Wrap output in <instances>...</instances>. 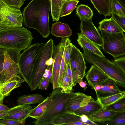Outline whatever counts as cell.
I'll return each instance as SVG.
<instances>
[{"mask_svg": "<svg viewBox=\"0 0 125 125\" xmlns=\"http://www.w3.org/2000/svg\"><path fill=\"white\" fill-rule=\"evenodd\" d=\"M80 19L81 33L98 46L102 47L103 44L102 36L93 23L92 19L88 20Z\"/></svg>", "mask_w": 125, "mask_h": 125, "instance_id": "obj_13", "label": "cell"}, {"mask_svg": "<svg viewBox=\"0 0 125 125\" xmlns=\"http://www.w3.org/2000/svg\"><path fill=\"white\" fill-rule=\"evenodd\" d=\"M53 101L51 96L47 97L35 108L31 110L28 114L29 117L36 119H39L49 109Z\"/></svg>", "mask_w": 125, "mask_h": 125, "instance_id": "obj_18", "label": "cell"}, {"mask_svg": "<svg viewBox=\"0 0 125 125\" xmlns=\"http://www.w3.org/2000/svg\"><path fill=\"white\" fill-rule=\"evenodd\" d=\"M4 59V54L0 56V74L3 69V64Z\"/></svg>", "mask_w": 125, "mask_h": 125, "instance_id": "obj_47", "label": "cell"}, {"mask_svg": "<svg viewBox=\"0 0 125 125\" xmlns=\"http://www.w3.org/2000/svg\"><path fill=\"white\" fill-rule=\"evenodd\" d=\"M117 113L104 108L90 115L88 117L90 120L96 123L98 125V123L111 120Z\"/></svg>", "mask_w": 125, "mask_h": 125, "instance_id": "obj_22", "label": "cell"}, {"mask_svg": "<svg viewBox=\"0 0 125 125\" xmlns=\"http://www.w3.org/2000/svg\"><path fill=\"white\" fill-rule=\"evenodd\" d=\"M51 125H96V123L90 120L87 115H79L72 112L65 111L55 117Z\"/></svg>", "mask_w": 125, "mask_h": 125, "instance_id": "obj_11", "label": "cell"}, {"mask_svg": "<svg viewBox=\"0 0 125 125\" xmlns=\"http://www.w3.org/2000/svg\"><path fill=\"white\" fill-rule=\"evenodd\" d=\"M69 63L75 86L84 77L86 68L83 54L73 44Z\"/></svg>", "mask_w": 125, "mask_h": 125, "instance_id": "obj_10", "label": "cell"}, {"mask_svg": "<svg viewBox=\"0 0 125 125\" xmlns=\"http://www.w3.org/2000/svg\"><path fill=\"white\" fill-rule=\"evenodd\" d=\"M32 34L22 26L6 29L0 31V47L21 51L31 45Z\"/></svg>", "mask_w": 125, "mask_h": 125, "instance_id": "obj_2", "label": "cell"}, {"mask_svg": "<svg viewBox=\"0 0 125 125\" xmlns=\"http://www.w3.org/2000/svg\"><path fill=\"white\" fill-rule=\"evenodd\" d=\"M4 125V124L2 123H0V125Z\"/></svg>", "mask_w": 125, "mask_h": 125, "instance_id": "obj_52", "label": "cell"}, {"mask_svg": "<svg viewBox=\"0 0 125 125\" xmlns=\"http://www.w3.org/2000/svg\"><path fill=\"white\" fill-rule=\"evenodd\" d=\"M54 46L52 39H49L45 45L38 56L36 60L29 86L31 90L33 91L37 87L44 78L43 76L46 69L49 66L46 65V61L52 56Z\"/></svg>", "mask_w": 125, "mask_h": 125, "instance_id": "obj_6", "label": "cell"}, {"mask_svg": "<svg viewBox=\"0 0 125 125\" xmlns=\"http://www.w3.org/2000/svg\"><path fill=\"white\" fill-rule=\"evenodd\" d=\"M51 5V15L52 21H58L60 18V13L63 0H50Z\"/></svg>", "mask_w": 125, "mask_h": 125, "instance_id": "obj_28", "label": "cell"}, {"mask_svg": "<svg viewBox=\"0 0 125 125\" xmlns=\"http://www.w3.org/2000/svg\"><path fill=\"white\" fill-rule=\"evenodd\" d=\"M25 81L23 78H21L18 75L11 80L3 83L2 91L3 98L10 95L12 91L21 86V84Z\"/></svg>", "mask_w": 125, "mask_h": 125, "instance_id": "obj_24", "label": "cell"}, {"mask_svg": "<svg viewBox=\"0 0 125 125\" xmlns=\"http://www.w3.org/2000/svg\"><path fill=\"white\" fill-rule=\"evenodd\" d=\"M7 29V28H4V27H0V31L2 30H3V29Z\"/></svg>", "mask_w": 125, "mask_h": 125, "instance_id": "obj_50", "label": "cell"}, {"mask_svg": "<svg viewBox=\"0 0 125 125\" xmlns=\"http://www.w3.org/2000/svg\"><path fill=\"white\" fill-rule=\"evenodd\" d=\"M7 4L13 8L20 9L25 0H3Z\"/></svg>", "mask_w": 125, "mask_h": 125, "instance_id": "obj_39", "label": "cell"}, {"mask_svg": "<svg viewBox=\"0 0 125 125\" xmlns=\"http://www.w3.org/2000/svg\"><path fill=\"white\" fill-rule=\"evenodd\" d=\"M83 55L87 62L94 65L102 70L117 85L125 88V73L114 63L87 49L83 48Z\"/></svg>", "mask_w": 125, "mask_h": 125, "instance_id": "obj_3", "label": "cell"}, {"mask_svg": "<svg viewBox=\"0 0 125 125\" xmlns=\"http://www.w3.org/2000/svg\"><path fill=\"white\" fill-rule=\"evenodd\" d=\"M45 43H37L31 45L20 54L18 62L19 73L30 85L34 65Z\"/></svg>", "mask_w": 125, "mask_h": 125, "instance_id": "obj_5", "label": "cell"}, {"mask_svg": "<svg viewBox=\"0 0 125 125\" xmlns=\"http://www.w3.org/2000/svg\"><path fill=\"white\" fill-rule=\"evenodd\" d=\"M98 125H125V112L118 113L111 120Z\"/></svg>", "mask_w": 125, "mask_h": 125, "instance_id": "obj_31", "label": "cell"}, {"mask_svg": "<svg viewBox=\"0 0 125 125\" xmlns=\"http://www.w3.org/2000/svg\"><path fill=\"white\" fill-rule=\"evenodd\" d=\"M50 82L49 81L44 78L38 86V89L43 90L46 89L48 86Z\"/></svg>", "mask_w": 125, "mask_h": 125, "instance_id": "obj_42", "label": "cell"}, {"mask_svg": "<svg viewBox=\"0 0 125 125\" xmlns=\"http://www.w3.org/2000/svg\"><path fill=\"white\" fill-rule=\"evenodd\" d=\"M105 108L117 113L125 112V97L121 99Z\"/></svg>", "mask_w": 125, "mask_h": 125, "instance_id": "obj_33", "label": "cell"}, {"mask_svg": "<svg viewBox=\"0 0 125 125\" xmlns=\"http://www.w3.org/2000/svg\"><path fill=\"white\" fill-rule=\"evenodd\" d=\"M66 38H62L57 45H54L52 57L54 60L53 64L52 74L50 82L53 86V89L59 87V80L60 67L64 53Z\"/></svg>", "mask_w": 125, "mask_h": 125, "instance_id": "obj_12", "label": "cell"}, {"mask_svg": "<svg viewBox=\"0 0 125 125\" xmlns=\"http://www.w3.org/2000/svg\"><path fill=\"white\" fill-rule=\"evenodd\" d=\"M111 18L125 32V16L119 15L112 12Z\"/></svg>", "mask_w": 125, "mask_h": 125, "instance_id": "obj_36", "label": "cell"}, {"mask_svg": "<svg viewBox=\"0 0 125 125\" xmlns=\"http://www.w3.org/2000/svg\"><path fill=\"white\" fill-rule=\"evenodd\" d=\"M64 1H71V0H63Z\"/></svg>", "mask_w": 125, "mask_h": 125, "instance_id": "obj_51", "label": "cell"}, {"mask_svg": "<svg viewBox=\"0 0 125 125\" xmlns=\"http://www.w3.org/2000/svg\"><path fill=\"white\" fill-rule=\"evenodd\" d=\"M45 98L40 94L24 95L19 97L17 102L19 104L29 105L39 104Z\"/></svg>", "mask_w": 125, "mask_h": 125, "instance_id": "obj_26", "label": "cell"}, {"mask_svg": "<svg viewBox=\"0 0 125 125\" xmlns=\"http://www.w3.org/2000/svg\"><path fill=\"white\" fill-rule=\"evenodd\" d=\"M66 70L67 75L72 86H75L73 78L72 71L70 68L69 63L66 64Z\"/></svg>", "mask_w": 125, "mask_h": 125, "instance_id": "obj_41", "label": "cell"}, {"mask_svg": "<svg viewBox=\"0 0 125 125\" xmlns=\"http://www.w3.org/2000/svg\"><path fill=\"white\" fill-rule=\"evenodd\" d=\"M20 52L17 49H10L5 52L3 69L0 74L4 78L3 83L11 80L19 73L18 63Z\"/></svg>", "mask_w": 125, "mask_h": 125, "instance_id": "obj_9", "label": "cell"}, {"mask_svg": "<svg viewBox=\"0 0 125 125\" xmlns=\"http://www.w3.org/2000/svg\"><path fill=\"white\" fill-rule=\"evenodd\" d=\"M7 49L0 47V56L4 54L5 51Z\"/></svg>", "mask_w": 125, "mask_h": 125, "instance_id": "obj_49", "label": "cell"}, {"mask_svg": "<svg viewBox=\"0 0 125 125\" xmlns=\"http://www.w3.org/2000/svg\"><path fill=\"white\" fill-rule=\"evenodd\" d=\"M102 36V49L114 58L125 54V35L123 32L110 34L99 29Z\"/></svg>", "mask_w": 125, "mask_h": 125, "instance_id": "obj_7", "label": "cell"}, {"mask_svg": "<svg viewBox=\"0 0 125 125\" xmlns=\"http://www.w3.org/2000/svg\"><path fill=\"white\" fill-rule=\"evenodd\" d=\"M66 38V46L64 57L65 63L67 64L69 62L70 55L73 44L71 43V41L69 37Z\"/></svg>", "mask_w": 125, "mask_h": 125, "instance_id": "obj_38", "label": "cell"}, {"mask_svg": "<svg viewBox=\"0 0 125 125\" xmlns=\"http://www.w3.org/2000/svg\"><path fill=\"white\" fill-rule=\"evenodd\" d=\"M73 87L67 75L66 68L64 76L60 88L62 93H68L73 91Z\"/></svg>", "mask_w": 125, "mask_h": 125, "instance_id": "obj_34", "label": "cell"}, {"mask_svg": "<svg viewBox=\"0 0 125 125\" xmlns=\"http://www.w3.org/2000/svg\"><path fill=\"white\" fill-rule=\"evenodd\" d=\"M78 2V0L63 1L60 11V18L71 14Z\"/></svg>", "mask_w": 125, "mask_h": 125, "instance_id": "obj_29", "label": "cell"}, {"mask_svg": "<svg viewBox=\"0 0 125 125\" xmlns=\"http://www.w3.org/2000/svg\"><path fill=\"white\" fill-rule=\"evenodd\" d=\"M18 106V105L13 107L10 108L9 109L5 111L0 113V119H1L3 117L8 114L13 110L17 107Z\"/></svg>", "mask_w": 125, "mask_h": 125, "instance_id": "obj_44", "label": "cell"}, {"mask_svg": "<svg viewBox=\"0 0 125 125\" xmlns=\"http://www.w3.org/2000/svg\"><path fill=\"white\" fill-rule=\"evenodd\" d=\"M125 97V91L106 97L98 99L103 107L105 108L116 102L121 99Z\"/></svg>", "mask_w": 125, "mask_h": 125, "instance_id": "obj_27", "label": "cell"}, {"mask_svg": "<svg viewBox=\"0 0 125 125\" xmlns=\"http://www.w3.org/2000/svg\"><path fill=\"white\" fill-rule=\"evenodd\" d=\"M4 78L0 74V101H3L4 98L2 95V91Z\"/></svg>", "mask_w": 125, "mask_h": 125, "instance_id": "obj_43", "label": "cell"}, {"mask_svg": "<svg viewBox=\"0 0 125 125\" xmlns=\"http://www.w3.org/2000/svg\"><path fill=\"white\" fill-rule=\"evenodd\" d=\"M80 86L84 89V90L86 89L87 88V84L85 81H84L83 80L81 79L78 82Z\"/></svg>", "mask_w": 125, "mask_h": 125, "instance_id": "obj_46", "label": "cell"}, {"mask_svg": "<svg viewBox=\"0 0 125 125\" xmlns=\"http://www.w3.org/2000/svg\"><path fill=\"white\" fill-rule=\"evenodd\" d=\"M61 89L59 87L53 89L50 95L53 100L52 104L41 118L33 122L34 125H51L52 121L55 117L66 110V105L74 92L72 91L68 93H63Z\"/></svg>", "mask_w": 125, "mask_h": 125, "instance_id": "obj_4", "label": "cell"}, {"mask_svg": "<svg viewBox=\"0 0 125 125\" xmlns=\"http://www.w3.org/2000/svg\"><path fill=\"white\" fill-rule=\"evenodd\" d=\"M23 21L20 9L11 7L0 0V27L6 28L21 27Z\"/></svg>", "mask_w": 125, "mask_h": 125, "instance_id": "obj_8", "label": "cell"}, {"mask_svg": "<svg viewBox=\"0 0 125 125\" xmlns=\"http://www.w3.org/2000/svg\"><path fill=\"white\" fill-rule=\"evenodd\" d=\"M100 14L105 17L111 15V0H90Z\"/></svg>", "mask_w": 125, "mask_h": 125, "instance_id": "obj_25", "label": "cell"}, {"mask_svg": "<svg viewBox=\"0 0 125 125\" xmlns=\"http://www.w3.org/2000/svg\"><path fill=\"white\" fill-rule=\"evenodd\" d=\"M92 98L91 96L86 95L84 93L74 92L66 105V111L74 112L79 108L87 105Z\"/></svg>", "mask_w": 125, "mask_h": 125, "instance_id": "obj_15", "label": "cell"}, {"mask_svg": "<svg viewBox=\"0 0 125 125\" xmlns=\"http://www.w3.org/2000/svg\"><path fill=\"white\" fill-rule=\"evenodd\" d=\"M32 107L29 105L19 104L17 107L1 119L25 121Z\"/></svg>", "mask_w": 125, "mask_h": 125, "instance_id": "obj_17", "label": "cell"}, {"mask_svg": "<svg viewBox=\"0 0 125 125\" xmlns=\"http://www.w3.org/2000/svg\"><path fill=\"white\" fill-rule=\"evenodd\" d=\"M25 121H20L11 120L0 119V123L4 124L5 125H23Z\"/></svg>", "mask_w": 125, "mask_h": 125, "instance_id": "obj_40", "label": "cell"}, {"mask_svg": "<svg viewBox=\"0 0 125 125\" xmlns=\"http://www.w3.org/2000/svg\"><path fill=\"white\" fill-rule=\"evenodd\" d=\"M76 14L79 18L88 20L92 19L93 13L91 8L87 6L84 4L79 5L76 8Z\"/></svg>", "mask_w": 125, "mask_h": 125, "instance_id": "obj_30", "label": "cell"}, {"mask_svg": "<svg viewBox=\"0 0 125 125\" xmlns=\"http://www.w3.org/2000/svg\"><path fill=\"white\" fill-rule=\"evenodd\" d=\"M85 77L88 84L92 88L110 78L100 69L93 65L87 73Z\"/></svg>", "mask_w": 125, "mask_h": 125, "instance_id": "obj_16", "label": "cell"}, {"mask_svg": "<svg viewBox=\"0 0 125 125\" xmlns=\"http://www.w3.org/2000/svg\"><path fill=\"white\" fill-rule=\"evenodd\" d=\"M66 46V41L64 50L63 55L60 67L59 80V88H60V86L63 80L66 68V64L65 62L64 57Z\"/></svg>", "mask_w": 125, "mask_h": 125, "instance_id": "obj_35", "label": "cell"}, {"mask_svg": "<svg viewBox=\"0 0 125 125\" xmlns=\"http://www.w3.org/2000/svg\"><path fill=\"white\" fill-rule=\"evenodd\" d=\"M54 62V59L52 57L48 59L46 61V65L49 66L53 64Z\"/></svg>", "mask_w": 125, "mask_h": 125, "instance_id": "obj_48", "label": "cell"}, {"mask_svg": "<svg viewBox=\"0 0 125 125\" xmlns=\"http://www.w3.org/2000/svg\"><path fill=\"white\" fill-rule=\"evenodd\" d=\"M125 73V57H119L113 60L112 62Z\"/></svg>", "mask_w": 125, "mask_h": 125, "instance_id": "obj_37", "label": "cell"}, {"mask_svg": "<svg viewBox=\"0 0 125 125\" xmlns=\"http://www.w3.org/2000/svg\"><path fill=\"white\" fill-rule=\"evenodd\" d=\"M104 108L98 99L95 100L93 98L87 105L79 108L74 112L79 115L84 114L88 116Z\"/></svg>", "mask_w": 125, "mask_h": 125, "instance_id": "obj_20", "label": "cell"}, {"mask_svg": "<svg viewBox=\"0 0 125 125\" xmlns=\"http://www.w3.org/2000/svg\"><path fill=\"white\" fill-rule=\"evenodd\" d=\"M99 29L110 34L125 32L122 28L111 17L105 19L99 23Z\"/></svg>", "mask_w": 125, "mask_h": 125, "instance_id": "obj_23", "label": "cell"}, {"mask_svg": "<svg viewBox=\"0 0 125 125\" xmlns=\"http://www.w3.org/2000/svg\"><path fill=\"white\" fill-rule=\"evenodd\" d=\"M111 12L125 16V4L120 0H111Z\"/></svg>", "mask_w": 125, "mask_h": 125, "instance_id": "obj_32", "label": "cell"}, {"mask_svg": "<svg viewBox=\"0 0 125 125\" xmlns=\"http://www.w3.org/2000/svg\"><path fill=\"white\" fill-rule=\"evenodd\" d=\"M77 41L82 48H85L100 56L105 57L98 45L81 32L77 33Z\"/></svg>", "mask_w": 125, "mask_h": 125, "instance_id": "obj_21", "label": "cell"}, {"mask_svg": "<svg viewBox=\"0 0 125 125\" xmlns=\"http://www.w3.org/2000/svg\"><path fill=\"white\" fill-rule=\"evenodd\" d=\"M50 9V0H32L23 11L24 25L36 30L43 38H47L50 33L49 21Z\"/></svg>", "mask_w": 125, "mask_h": 125, "instance_id": "obj_1", "label": "cell"}, {"mask_svg": "<svg viewBox=\"0 0 125 125\" xmlns=\"http://www.w3.org/2000/svg\"><path fill=\"white\" fill-rule=\"evenodd\" d=\"M72 31L67 23L57 21L52 24L51 33L56 37L63 38L70 37Z\"/></svg>", "mask_w": 125, "mask_h": 125, "instance_id": "obj_19", "label": "cell"}, {"mask_svg": "<svg viewBox=\"0 0 125 125\" xmlns=\"http://www.w3.org/2000/svg\"><path fill=\"white\" fill-rule=\"evenodd\" d=\"M10 108L3 104V101H0V113L5 111Z\"/></svg>", "mask_w": 125, "mask_h": 125, "instance_id": "obj_45", "label": "cell"}, {"mask_svg": "<svg viewBox=\"0 0 125 125\" xmlns=\"http://www.w3.org/2000/svg\"><path fill=\"white\" fill-rule=\"evenodd\" d=\"M117 85L115 81L109 78L92 89L95 91L97 99H100L122 92Z\"/></svg>", "mask_w": 125, "mask_h": 125, "instance_id": "obj_14", "label": "cell"}]
</instances>
